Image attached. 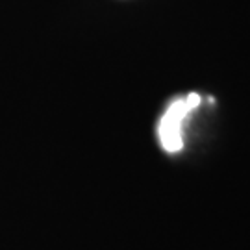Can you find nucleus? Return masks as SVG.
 Segmentation results:
<instances>
[{
    "mask_svg": "<svg viewBox=\"0 0 250 250\" xmlns=\"http://www.w3.org/2000/svg\"><path fill=\"white\" fill-rule=\"evenodd\" d=\"M200 104V95L191 93L188 99H176L169 104L165 113L158 125V137L163 150L169 154H176L184 148V137H182V125L184 119L189 115Z\"/></svg>",
    "mask_w": 250,
    "mask_h": 250,
    "instance_id": "nucleus-1",
    "label": "nucleus"
}]
</instances>
